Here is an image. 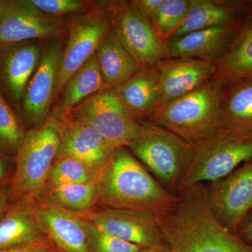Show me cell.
<instances>
[{"label": "cell", "instance_id": "obj_24", "mask_svg": "<svg viewBox=\"0 0 252 252\" xmlns=\"http://www.w3.org/2000/svg\"><path fill=\"white\" fill-rule=\"evenodd\" d=\"M221 117L224 130L252 137V77L223 86Z\"/></svg>", "mask_w": 252, "mask_h": 252}, {"label": "cell", "instance_id": "obj_29", "mask_svg": "<svg viewBox=\"0 0 252 252\" xmlns=\"http://www.w3.org/2000/svg\"><path fill=\"white\" fill-rule=\"evenodd\" d=\"M191 0H164L153 27L163 42H168L188 16Z\"/></svg>", "mask_w": 252, "mask_h": 252}, {"label": "cell", "instance_id": "obj_4", "mask_svg": "<svg viewBox=\"0 0 252 252\" xmlns=\"http://www.w3.org/2000/svg\"><path fill=\"white\" fill-rule=\"evenodd\" d=\"M61 147V122L55 110L46 122L26 132L16 155L11 195L15 202L41 198Z\"/></svg>", "mask_w": 252, "mask_h": 252}, {"label": "cell", "instance_id": "obj_9", "mask_svg": "<svg viewBox=\"0 0 252 252\" xmlns=\"http://www.w3.org/2000/svg\"><path fill=\"white\" fill-rule=\"evenodd\" d=\"M108 4L114 31L142 69L157 67L170 59L166 43L160 39L133 0L108 1Z\"/></svg>", "mask_w": 252, "mask_h": 252}, {"label": "cell", "instance_id": "obj_17", "mask_svg": "<svg viewBox=\"0 0 252 252\" xmlns=\"http://www.w3.org/2000/svg\"><path fill=\"white\" fill-rule=\"evenodd\" d=\"M32 203L41 229L58 252H90L84 220L79 213L66 210L51 200L39 199Z\"/></svg>", "mask_w": 252, "mask_h": 252}, {"label": "cell", "instance_id": "obj_37", "mask_svg": "<svg viewBox=\"0 0 252 252\" xmlns=\"http://www.w3.org/2000/svg\"><path fill=\"white\" fill-rule=\"evenodd\" d=\"M6 169L4 161L0 157V182H2L6 177Z\"/></svg>", "mask_w": 252, "mask_h": 252}, {"label": "cell", "instance_id": "obj_23", "mask_svg": "<svg viewBox=\"0 0 252 252\" xmlns=\"http://www.w3.org/2000/svg\"><path fill=\"white\" fill-rule=\"evenodd\" d=\"M95 54L103 76L104 91L117 89L142 69L123 45L113 27L101 41Z\"/></svg>", "mask_w": 252, "mask_h": 252}, {"label": "cell", "instance_id": "obj_11", "mask_svg": "<svg viewBox=\"0 0 252 252\" xmlns=\"http://www.w3.org/2000/svg\"><path fill=\"white\" fill-rule=\"evenodd\" d=\"M205 185L207 200L215 218L230 233L236 234L252 210V162Z\"/></svg>", "mask_w": 252, "mask_h": 252}, {"label": "cell", "instance_id": "obj_31", "mask_svg": "<svg viewBox=\"0 0 252 252\" xmlns=\"http://www.w3.org/2000/svg\"><path fill=\"white\" fill-rule=\"evenodd\" d=\"M36 9L55 17L64 18L68 14L86 12L95 1L85 0H28Z\"/></svg>", "mask_w": 252, "mask_h": 252}, {"label": "cell", "instance_id": "obj_36", "mask_svg": "<svg viewBox=\"0 0 252 252\" xmlns=\"http://www.w3.org/2000/svg\"><path fill=\"white\" fill-rule=\"evenodd\" d=\"M140 252H174L170 247L166 248H145Z\"/></svg>", "mask_w": 252, "mask_h": 252}, {"label": "cell", "instance_id": "obj_22", "mask_svg": "<svg viewBox=\"0 0 252 252\" xmlns=\"http://www.w3.org/2000/svg\"><path fill=\"white\" fill-rule=\"evenodd\" d=\"M124 106L140 119L150 120L159 104L157 68H143L112 90Z\"/></svg>", "mask_w": 252, "mask_h": 252}, {"label": "cell", "instance_id": "obj_3", "mask_svg": "<svg viewBox=\"0 0 252 252\" xmlns=\"http://www.w3.org/2000/svg\"><path fill=\"white\" fill-rule=\"evenodd\" d=\"M223 86L212 79L180 98L159 106L150 122L173 132L190 144L223 130Z\"/></svg>", "mask_w": 252, "mask_h": 252}, {"label": "cell", "instance_id": "obj_19", "mask_svg": "<svg viewBox=\"0 0 252 252\" xmlns=\"http://www.w3.org/2000/svg\"><path fill=\"white\" fill-rule=\"evenodd\" d=\"M250 1L246 0H191L188 16L172 39L241 19L248 13Z\"/></svg>", "mask_w": 252, "mask_h": 252}, {"label": "cell", "instance_id": "obj_1", "mask_svg": "<svg viewBox=\"0 0 252 252\" xmlns=\"http://www.w3.org/2000/svg\"><path fill=\"white\" fill-rule=\"evenodd\" d=\"M175 208L157 217L174 252H252V246L224 228L212 213L206 185L198 184L179 195Z\"/></svg>", "mask_w": 252, "mask_h": 252}, {"label": "cell", "instance_id": "obj_12", "mask_svg": "<svg viewBox=\"0 0 252 252\" xmlns=\"http://www.w3.org/2000/svg\"><path fill=\"white\" fill-rule=\"evenodd\" d=\"M64 45L63 38L47 41L44 46L40 63L23 93L18 112L25 122L34 127L46 122L51 115Z\"/></svg>", "mask_w": 252, "mask_h": 252}, {"label": "cell", "instance_id": "obj_35", "mask_svg": "<svg viewBox=\"0 0 252 252\" xmlns=\"http://www.w3.org/2000/svg\"><path fill=\"white\" fill-rule=\"evenodd\" d=\"M9 205H8L7 195L2 190H0V220L4 215Z\"/></svg>", "mask_w": 252, "mask_h": 252}, {"label": "cell", "instance_id": "obj_39", "mask_svg": "<svg viewBox=\"0 0 252 252\" xmlns=\"http://www.w3.org/2000/svg\"><path fill=\"white\" fill-rule=\"evenodd\" d=\"M58 252V251H57V252Z\"/></svg>", "mask_w": 252, "mask_h": 252}, {"label": "cell", "instance_id": "obj_28", "mask_svg": "<svg viewBox=\"0 0 252 252\" xmlns=\"http://www.w3.org/2000/svg\"><path fill=\"white\" fill-rule=\"evenodd\" d=\"M26 134L16 111L0 93V151L16 155Z\"/></svg>", "mask_w": 252, "mask_h": 252}, {"label": "cell", "instance_id": "obj_25", "mask_svg": "<svg viewBox=\"0 0 252 252\" xmlns=\"http://www.w3.org/2000/svg\"><path fill=\"white\" fill-rule=\"evenodd\" d=\"M104 90L103 76L94 54L72 74L61 93L57 110L61 114L70 112L94 94Z\"/></svg>", "mask_w": 252, "mask_h": 252}, {"label": "cell", "instance_id": "obj_27", "mask_svg": "<svg viewBox=\"0 0 252 252\" xmlns=\"http://www.w3.org/2000/svg\"><path fill=\"white\" fill-rule=\"evenodd\" d=\"M102 175L101 172L77 158L60 157L53 164L48 185L54 187L67 184L96 183L99 182Z\"/></svg>", "mask_w": 252, "mask_h": 252}, {"label": "cell", "instance_id": "obj_5", "mask_svg": "<svg viewBox=\"0 0 252 252\" xmlns=\"http://www.w3.org/2000/svg\"><path fill=\"white\" fill-rule=\"evenodd\" d=\"M127 148L159 183L177 195L181 182L193 160V144L149 121L142 135Z\"/></svg>", "mask_w": 252, "mask_h": 252}, {"label": "cell", "instance_id": "obj_20", "mask_svg": "<svg viewBox=\"0 0 252 252\" xmlns=\"http://www.w3.org/2000/svg\"><path fill=\"white\" fill-rule=\"evenodd\" d=\"M46 238L32 202H14L8 207L0 220V252L30 245Z\"/></svg>", "mask_w": 252, "mask_h": 252}, {"label": "cell", "instance_id": "obj_21", "mask_svg": "<svg viewBox=\"0 0 252 252\" xmlns=\"http://www.w3.org/2000/svg\"><path fill=\"white\" fill-rule=\"evenodd\" d=\"M215 64L217 73L213 79L222 86L252 77V1L229 49Z\"/></svg>", "mask_w": 252, "mask_h": 252}, {"label": "cell", "instance_id": "obj_15", "mask_svg": "<svg viewBox=\"0 0 252 252\" xmlns=\"http://www.w3.org/2000/svg\"><path fill=\"white\" fill-rule=\"evenodd\" d=\"M42 41H23L0 49V93L19 111L28 81L40 63Z\"/></svg>", "mask_w": 252, "mask_h": 252}, {"label": "cell", "instance_id": "obj_2", "mask_svg": "<svg viewBox=\"0 0 252 252\" xmlns=\"http://www.w3.org/2000/svg\"><path fill=\"white\" fill-rule=\"evenodd\" d=\"M180 196L158 182L127 147L114 149L98 182V204L103 207L140 210L164 216Z\"/></svg>", "mask_w": 252, "mask_h": 252}, {"label": "cell", "instance_id": "obj_13", "mask_svg": "<svg viewBox=\"0 0 252 252\" xmlns=\"http://www.w3.org/2000/svg\"><path fill=\"white\" fill-rule=\"evenodd\" d=\"M79 214L99 229L127 243L142 248L169 247L157 217L148 212L102 207L95 211Z\"/></svg>", "mask_w": 252, "mask_h": 252}, {"label": "cell", "instance_id": "obj_8", "mask_svg": "<svg viewBox=\"0 0 252 252\" xmlns=\"http://www.w3.org/2000/svg\"><path fill=\"white\" fill-rule=\"evenodd\" d=\"M69 113L89 123L114 149L127 147L149 122L126 108L112 90L94 94Z\"/></svg>", "mask_w": 252, "mask_h": 252}, {"label": "cell", "instance_id": "obj_6", "mask_svg": "<svg viewBox=\"0 0 252 252\" xmlns=\"http://www.w3.org/2000/svg\"><path fill=\"white\" fill-rule=\"evenodd\" d=\"M192 144L193 160L181 182L178 195L198 184L221 180L240 165L252 162V137L223 129Z\"/></svg>", "mask_w": 252, "mask_h": 252}, {"label": "cell", "instance_id": "obj_34", "mask_svg": "<svg viewBox=\"0 0 252 252\" xmlns=\"http://www.w3.org/2000/svg\"><path fill=\"white\" fill-rule=\"evenodd\" d=\"M235 235L252 246V210L239 227Z\"/></svg>", "mask_w": 252, "mask_h": 252}, {"label": "cell", "instance_id": "obj_7", "mask_svg": "<svg viewBox=\"0 0 252 252\" xmlns=\"http://www.w3.org/2000/svg\"><path fill=\"white\" fill-rule=\"evenodd\" d=\"M64 20L67 39L60 61L56 97L72 74L95 54L113 27L108 1H95L89 11Z\"/></svg>", "mask_w": 252, "mask_h": 252}, {"label": "cell", "instance_id": "obj_14", "mask_svg": "<svg viewBox=\"0 0 252 252\" xmlns=\"http://www.w3.org/2000/svg\"><path fill=\"white\" fill-rule=\"evenodd\" d=\"M56 111L61 122V147L57 158H74L103 173L115 149L84 119L71 113L63 114Z\"/></svg>", "mask_w": 252, "mask_h": 252}, {"label": "cell", "instance_id": "obj_38", "mask_svg": "<svg viewBox=\"0 0 252 252\" xmlns=\"http://www.w3.org/2000/svg\"><path fill=\"white\" fill-rule=\"evenodd\" d=\"M0 4H1V0H0Z\"/></svg>", "mask_w": 252, "mask_h": 252}, {"label": "cell", "instance_id": "obj_32", "mask_svg": "<svg viewBox=\"0 0 252 252\" xmlns=\"http://www.w3.org/2000/svg\"><path fill=\"white\" fill-rule=\"evenodd\" d=\"M137 7L153 26L164 0H133ZM154 28V27H153Z\"/></svg>", "mask_w": 252, "mask_h": 252}, {"label": "cell", "instance_id": "obj_30", "mask_svg": "<svg viewBox=\"0 0 252 252\" xmlns=\"http://www.w3.org/2000/svg\"><path fill=\"white\" fill-rule=\"evenodd\" d=\"M81 217L84 220L86 240L90 252H140L145 248L109 235L90 220Z\"/></svg>", "mask_w": 252, "mask_h": 252}, {"label": "cell", "instance_id": "obj_33", "mask_svg": "<svg viewBox=\"0 0 252 252\" xmlns=\"http://www.w3.org/2000/svg\"><path fill=\"white\" fill-rule=\"evenodd\" d=\"M57 252L54 245L49 239L46 238L36 243L4 250L0 252Z\"/></svg>", "mask_w": 252, "mask_h": 252}, {"label": "cell", "instance_id": "obj_16", "mask_svg": "<svg viewBox=\"0 0 252 252\" xmlns=\"http://www.w3.org/2000/svg\"><path fill=\"white\" fill-rule=\"evenodd\" d=\"M156 68L160 95L158 107L196 90L217 73L215 63L188 58H170Z\"/></svg>", "mask_w": 252, "mask_h": 252}, {"label": "cell", "instance_id": "obj_10", "mask_svg": "<svg viewBox=\"0 0 252 252\" xmlns=\"http://www.w3.org/2000/svg\"><path fill=\"white\" fill-rule=\"evenodd\" d=\"M67 34L64 18L43 12L28 0H1L0 49L23 41H48Z\"/></svg>", "mask_w": 252, "mask_h": 252}, {"label": "cell", "instance_id": "obj_18", "mask_svg": "<svg viewBox=\"0 0 252 252\" xmlns=\"http://www.w3.org/2000/svg\"><path fill=\"white\" fill-rule=\"evenodd\" d=\"M245 16L233 22L200 30L170 39L167 43L170 58H188L217 63L229 49Z\"/></svg>", "mask_w": 252, "mask_h": 252}, {"label": "cell", "instance_id": "obj_26", "mask_svg": "<svg viewBox=\"0 0 252 252\" xmlns=\"http://www.w3.org/2000/svg\"><path fill=\"white\" fill-rule=\"evenodd\" d=\"M51 201L69 211L91 212L98 204V182L85 185L67 184L51 188Z\"/></svg>", "mask_w": 252, "mask_h": 252}]
</instances>
